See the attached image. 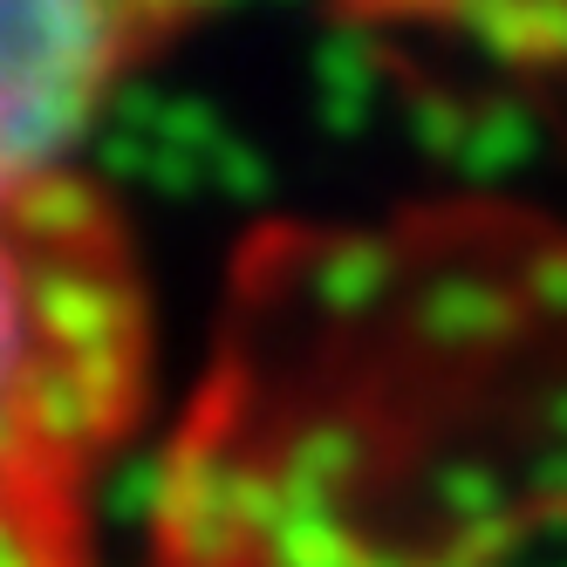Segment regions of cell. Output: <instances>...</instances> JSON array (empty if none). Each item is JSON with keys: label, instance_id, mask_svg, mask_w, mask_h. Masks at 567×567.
Masks as SVG:
<instances>
[{"label": "cell", "instance_id": "6da1fadb", "mask_svg": "<svg viewBox=\"0 0 567 567\" xmlns=\"http://www.w3.org/2000/svg\"><path fill=\"white\" fill-rule=\"evenodd\" d=\"M157 308L90 178L0 198V567H103V493L151 411Z\"/></svg>", "mask_w": 567, "mask_h": 567}, {"label": "cell", "instance_id": "7a4b0ae2", "mask_svg": "<svg viewBox=\"0 0 567 567\" xmlns=\"http://www.w3.org/2000/svg\"><path fill=\"white\" fill-rule=\"evenodd\" d=\"M213 0H0V198L83 172V144Z\"/></svg>", "mask_w": 567, "mask_h": 567}]
</instances>
